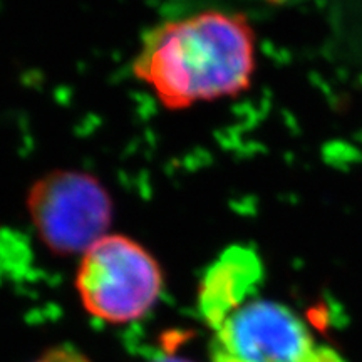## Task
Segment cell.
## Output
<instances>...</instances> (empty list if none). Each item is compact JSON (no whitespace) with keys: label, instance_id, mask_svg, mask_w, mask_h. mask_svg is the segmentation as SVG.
Masks as SVG:
<instances>
[{"label":"cell","instance_id":"1","mask_svg":"<svg viewBox=\"0 0 362 362\" xmlns=\"http://www.w3.org/2000/svg\"><path fill=\"white\" fill-rule=\"evenodd\" d=\"M255 54V33L243 13L205 11L149 30L133 72L163 106L187 110L245 93Z\"/></svg>","mask_w":362,"mask_h":362},{"label":"cell","instance_id":"2","mask_svg":"<svg viewBox=\"0 0 362 362\" xmlns=\"http://www.w3.org/2000/svg\"><path fill=\"white\" fill-rule=\"evenodd\" d=\"M165 277L146 247L121 233L103 237L83 253L76 288L83 307L106 324L143 319L160 300Z\"/></svg>","mask_w":362,"mask_h":362},{"label":"cell","instance_id":"3","mask_svg":"<svg viewBox=\"0 0 362 362\" xmlns=\"http://www.w3.org/2000/svg\"><path fill=\"white\" fill-rule=\"evenodd\" d=\"M27 210L42 245L61 257L88 252L106 237L115 215L101 180L78 170H56L35 180Z\"/></svg>","mask_w":362,"mask_h":362},{"label":"cell","instance_id":"4","mask_svg":"<svg viewBox=\"0 0 362 362\" xmlns=\"http://www.w3.org/2000/svg\"><path fill=\"white\" fill-rule=\"evenodd\" d=\"M211 362H346L287 305L253 297L214 329Z\"/></svg>","mask_w":362,"mask_h":362},{"label":"cell","instance_id":"5","mask_svg":"<svg viewBox=\"0 0 362 362\" xmlns=\"http://www.w3.org/2000/svg\"><path fill=\"white\" fill-rule=\"evenodd\" d=\"M264 280V264L252 247L232 245L203 275L198 307L205 322L215 329L255 297Z\"/></svg>","mask_w":362,"mask_h":362},{"label":"cell","instance_id":"6","mask_svg":"<svg viewBox=\"0 0 362 362\" xmlns=\"http://www.w3.org/2000/svg\"><path fill=\"white\" fill-rule=\"evenodd\" d=\"M33 362H90V359L72 346H56L44 351Z\"/></svg>","mask_w":362,"mask_h":362},{"label":"cell","instance_id":"7","mask_svg":"<svg viewBox=\"0 0 362 362\" xmlns=\"http://www.w3.org/2000/svg\"><path fill=\"white\" fill-rule=\"evenodd\" d=\"M151 362H194V361L188 359V357L178 356V354H165V356H160L158 359L151 361Z\"/></svg>","mask_w":362,"mask_h":362}]
</instances>
